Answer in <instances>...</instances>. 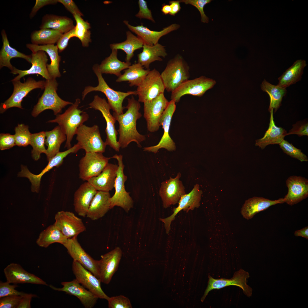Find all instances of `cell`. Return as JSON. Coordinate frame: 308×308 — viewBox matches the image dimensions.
<instances>
[{
	"label": "cell",
	"mask_w": 308,
	"mask_h": 308,
	"mask_svg": "<svg viewBox=\"0 0 308 308\" xmlns=\"http://www.w3.org/2000/svg\"><path fill=\"white\" fill-rule=\"evenodd\" d=\"M142 51L137 55L138 62L146 69H149L150 65L156 61H161L162 57L167 55L165 46L159 43L153 45L144 44Z\"/></svg>",
	"instance_id": "e575fe53"
},
{
	"label": "cell",
	"mask_w": 308,
	"mask_h": 308,
	"mask_svg": "<svg viewBox=\"0 0 308 308\" xmlns=\"http://www.w3.org/2000/svg\"><path fill=\"white\" fill-rule=\"evenodd\" d=\"M31 56V63L32 65L30 69L21 70L14 67L11 72L13 74L18 75L11 81L19 80L25 76L34 74L40 75L46 80L51 78L47 68L48 59L46 52L42 50H39L33 52Z\"/></svg>",
	"instance_id": "cb8c5ba5"
},
{
	"label": "cell",
	"mask_w": 308,
	"mask_h": 308,
	"mask_svg": "<svg viewBox=\"0 0 308 308\" xmlns=\"http://www.w3.org/2000/svg\"><path fill=\"white\" fill-rule=\"evenodd\" d=\"M128 104L125 108L127 109L125 113L117 114L114 112L113 116L119 124L117 130L119 134L118 142L120 147H126L131 142H135L138 146L141 147V143L146 139L145 135L140 134L136 129L137 119L142 116L139 112V102L133 96L127 99Z\"/></svg>",
	"instance_id": "6da1fadb"
},
{
	"label": "cell",
	"mask_w": 308,
	"mask_h": 308,
	"mask_svg": "<svg viewBox=\"0 0 308 308\" xmlns=\"http://www.w3.org/2000/svg\"><path fill=\"white\" fill-rule=\"evenodd\" d=\"M54 219V224L68 239L77 237L86 230L82 219L72 212L59 211L55 214Z\"/></svg>",
	"instance_id": "2e32d148"
},
{
	"label": "cell",
	"mask_w": 308,
	"mask_h": 308,
	"mask_svg": "<svg viewBox=\"0 0 308 308\" xmlns=\"http://www.w3.org/2000/svg\"><path fill=\"white\" fill-rule=\"evenodd\" d=\"M295 134L301 137L303 135H308V123L301 121L297 122L293 125L292 128L290 129L287 135Z\"/></svg>",
	"instance_id": "6f0895ef"
},
{
	"label": "cell",
	"mask_w": 308,
	"mask_h": 308,
	"mask_svg": "<svg viewBox=\"0 0 308 308\" xmlns=\"http://www.w3.org/2000/svg\"><path fill=\"white\" fill-rule=\"evenodd\" d=\"M16 145L14 135L9 133L0 134V149L3 150Z\"/></svg>",
	"instance_id": "11a10c76"
},
{
	"label": "cell",
	"mask_w": 308,
	"mask_h": 308,
	"mask_svg": "<svg viewBox=\"0 0 308 308\" xmlns=\"http://www.w3.org/2000/svg\"><path fill=\"white\" fill-rule=\"evenodd\" d=\"M260 86L262 90L266 92L270 96L269 111L273 109L275 112L281 106L283 98L287 93L286 88L272 84L265 79Z\"/></svg>",
	"instance_id": "7bdbcfd3"
},
{
	"label": "cell",
	"mask_w": 308,
	"mask_h": 308,
	"mask_svg": "<svg viewBox=\"0 0 308 308\" xmlns=\"http://www.w3.org/2000/svg\"><path fill=\"white\" fill-rule=\"evenodd\" d=\"M126 39L122 42L111 44L110 47L112 50H121L126 54L125 62H130L134 55V51L142 48L144 43L142 41L134 35L131 31L126 32Z\"/></svg>",
	"instance_id": "60d3db41"
},
{
	"label": "cell",
	"mask_w": 308,
	"mask_h": 308,
	"mask_svg": "<svg viewBox=\"0 0 308 308\" xmlns=\"http://www.w3.org/2000/svg\"><path fill=\"white\" fill-rule=\"evenodd\" d=\"M63 34L51 29L44 28L34 31L31 33V43L37 45L54 44Z\"/></svg>",
	"instance_id": "ee69618b"
},
{
	"label": "cell",
	"mask_w": 308,
	"mask_h": 308,
	"mask_svg": "<svg viewBox=\"0 0 308 308\" xmlns=\"http://www.w3.org/2000/svg\"><path fill=\"white\" fill-rule=\"evenodd\" d=\"M180 3L186 4H190L196 7L199 11L201 15V22L208 23L209 18L206 15L204 11V7L207 4L210 3L212 0H179Z\"/></svg>",
	"instance_id": "681fc988"
},
{
	"label": "cell",
	"mask_w": 308,
	"mask_h": 308,
	"mask_svg": "<svg viewBox=\"0 0 308 308\" xmlns=\"http://www.w3.org/2000/svg\"><path fill=\"white\" fill-rule=\"evenodd\" d=\"M288 188L287 194L284 199L285 202L292 206L296 204L308 196V180L300 176L293 175L286 181Z\"/></svg>",
	"instance_id": "d4e9b609"
},
{
	"label": "cell",
	"mask_w": 308,
	"mask_h": 308,
	"mask_svg": "<svg viewBox=\"0 0 308 308\" xmlns=\"http://www.w3.org/2000/svg\"><path fill=\"white\" fill-rule=\"evenodd\" d=\"M285 202L284 198L271 200L262 197L255 196L245 201L241 210V213L245 218L249 220L258 213L278 204Z\"/></svg>",
	"instance_id": "f546056e"
},
{
	"label": "cell",
	"mask_w": 308,
	"mask_h": 308,
	"mask_svg": "<svg viewBox=\"0 0 308 308\" xmlns=\"http://www.w3.org/2000/svg\"><path fill=\"white\" fill-rule=\"evenodd\" d=\"M70 18L52 14H46L42 17L40 29L48 28L57 31L62 34L75 27Z\"/></svg>",
	"instance_id": "d590c367"
},
{
	"label": "cell",
	"mask_w": 308,
	"mask_h": 308,
	"mask_svg": "<svg viewBox=\"0 0 308 308\" xmlns=\"http://www.w3.org/2000/svg\"><path fill=\"white\" fill-rule=\"evenodd\" d=\"M176 103L171 100L160 119V123L164 129V133L158 143L155 146L145 147L143 151L156 153L159 149L164 148L173 151L176 149L175 143L171 137L169 131L172 118L176 108Z\"/></svg>",
	"instance_id": "9a60e30c"
},
{
	"label": "cell",
	"mask_w": 308,
	"mask_h": 308,
	"mask_svg": "<svg viewBox=\"0 0 308 308\" xmlns=\"http://www.w3.org/2000/svg\"><path fill=\"white\" fill-rule=\"evenodd\" d=\"M75 27L69 31L62 34L56 43L58 52H62L67 47L70 38L75 37Z\"/></svg>",
	"instance_id": "9f6ffc18"
},
{
	"label": "cell",
	"mask_w": 308,
	"mask_h": 308,
	"mask_svg": "<svg viewBox=\"0 0 308 308\" xmlns=\"http://www.w3.org/2000/svg\"><path fill=\"white\" fill-rule=\"evenodd\" d=\"M80 102V99L77 98L63 114L57 115L54 119L47 122L57 123L61 127L66 136L64 147L67 149L72 147L71 142L78 128L89 118L88 114L78 109Z\"/></svg>",
	"instance_id": "7a4b0ae2"
},
{
	"label": "cell",
	"mask_w": 308,
	"mask_h": 308,
	"mask_svg": "<svg viewBox=\"0 0 308 308\" xmlns=\"http://www.w3.org/2000/svg\"><path fill=\"white\" fill-rule=\"evenodd\" d=\"M89 105L90 108L100 111L106 120V138L105 142L107 145H109L115 151H119L120 147L117 140L118 132L115 125L116 120L110 113L111 108L108 102L105 99L96 95Z\"/></svg>",
	"instance_id": "9c48e42d"
},
{
	"label": "cell",
	"mask_w": 308,
	"mask_h": 308,
	"mask_svg": "<svg viewBox=\"0 0 308 308\" xmlns=\"http://www.w3.org/2000/svg\"><path fill=\"white\" fill-rule=\"evenodd\" d=\"M73 16L76 23L75 37L79 39L83 47H88L92 41L90 23L85 21L81 16L77 15Z\"/></svg>",
	"instance_id": "f6af8a7d"
},
{
	"label": "cell",
	"mask_w": 308,
	"mask_h": 308,
	"mask_svg": "<svg viewBox=\"0 0 308 308\" xmlns=\"http://www.w3.org/2000/svg\"><path fill=\"white\" fill-rule=\"evenodd\" d=\"M3 46L0 51V68L3 67H7L12 71L13 66L10 62L11 60L13 58H19L25 59L31 63V56L27 55L21 52L10 45L6 32L4 29L1 31Z\"/></svg>",
	"instance_id": "836d02e7"
},
{
	"label": "cell",
	"mask_w": 308,
	"mask_h": 308,
	"mask_svg": "<svg viewBox=\"0 0 308 308\" xmlns=\"http://www.w3.org/2000/svg\"><path fill=\"white\" fill-rule=\"evenodd\" d=\"M181 176L179 172L175 178L170 177L161 183L159 194L165 208L178 203L181 196L186 194L185 187L179 180Z\"/></svg>",
	"instance_id": "d6986e66"
},
{
	"label": "cell",
	"mask_w": 308,
	"mask_h": 308,
	"mask_svg": "<svg viewBox=\"0 0 308 308\" xmlns=\"http://www.w3.org/2000/svg\"><path fill=\"white\" fill-rule=\"evenodd\" d=\"M46 136L45 131L32 133L30 145L32 146V156L35 161L38 160L42 153H46L45 147Z\"/></svg>",
	"instance_id": "bcb514c9"
},
{
	"label": "cell",
	"mask_w": 308,
	"mask_h": 308,
	"mask_svg": "<svg viewBox=\"0 0 308 308\" xmlns=\"http://www.w3.org/2000/svg\"><path fill=\"white\" fill-rule=\"evenodd\" d=\"M92 68L97 77L98 85L95 87L89 86L86 87L82 93V100H84L87 94L90 92L94 91L100 92L106 96L108 103L114 112L117 114H123V110L125 108L122 106L123 100L129 95H137L136 91L123 92L113 90L109 86L103 78L102 74L99 70L98 64L94 65Z\"/></svg>",
	"instance_id": "277c9868"
},
{
	"label": "cell",
	"mask_w": 308,
	"mask_h": 308,
	"mask_svg": "<svg viewBox=\"0 0 308 308\" xmlns=\"http://www.w3.org/2000/svg\"><path fill=\"white\" fill-rule=\"evenodd\" d=\"M26 47L32 52L39 50L45 52L49 56L51 62L47 64V69L51 78L56 79L61 76L59 70L61 56L58 54V48L56 45L49 44L43 45H35L32 43L26 44Z\"/></svg>",
	"instance_id": "4dcf8cb0"
},
{
	"label": "cell",
	"mask_w": 308,
	"mask_h": 308,
	"mask_svg": "<svg viewBox=\"0 0 308 308\" xmlns=\"http://www.w3.org/2000/svg\"><path fill=\"white\" fill-rule=\"evenodd\" d=\"M14 135L16 145L26 147L30 145L32 133L27 125L19 124L15 127Z\"/></svg>",
	"instance_id": "7dc6e473"
},
{
	"label": "cell",
	"mask_w": 308,
	"mask_h": 308,
	"mask_svg": "<svg viewBox=\"0 0 308 308\" xmlns=\"http://www.w3.org/2000/svg\"><path fill=\"white\" fill-rule=\"evenodd\" d=\"M109 308H131L129 299L123 295L109 297L107 300Z\"/></svg>",
	"instance_id": "f907efd6"
},
{
	"label": "cell",
	"mask_w": 308,
	"mask_h": 308,
	"mask_svg": "<svg viewBox=\"0 0 308 308\" xmlns=\"http://www.w3.org/2000/svg\"><path fill=\"white\" fill-rule=\"evenodd\" d=\"M58 85L56 79L46 80L44 92L32 111L33 117H37L44 111L48 109L52 110L54 114L57 115L62 112V109L65 106L73 104L58 96L56 92Z\"/></svg>",
	"instance_id": "5b68a950"
},
{
	"label": "cell",
	"mask_w": 308,
	"mask_h": 308,
	"mask_svg": "<svg viewBox=\"0 0 308 308\" xmlns=\"http://www.w3.org/2000/svg\"><path fill=\"white\" fill-rule=\"evenodd\" d=\"M72 270L76 279L98 298L108 300L109 297L103 291L100 279L76 261H73Z\"/></svg>",
	"instance_id": "ffe728a7"
},
{
	"label": "cell",
	"mask_w": 308,
	"mask_h": 308,
	"mask_svg": "<svg viewBox=\"0 0 308 308\" xmlns=\"http://www.w3.org/2000/svg\"><path fill=\"white\" fill-rule=\"evenodd\" d=\"M3 271L7 281L11 283H28L48 285L42 279L27 272L17 263L9 264L4 268Z\"/></svg>",
	"instance_id": "484cf974"
},
{
	"label": "cell",
	"mask_w": 308,
	"mask_h": 308,
	"mask_svg": "<svg viewBox=\"0 0 308 308\" xmlns=\"http://www.w3.org/2000/svg\"><path fill=\"white\" fill-rule=\"evenodd\" d=\"M68 239L53 224L48 226L40 233L36 243L39 246L46 248L55 243L63 245Z\"/></svg>",
	"instance_id": "b9f144b4"
},
{
	"label": "cell",
	"mask_w": 308,
	"mask_h": 308,
	"mask_svg": "<svg viewBox=\"0 0 308 308\" xmlns=\"http://www.w3.org/2000/svg\"><path fill=\"white\" fill-rule=\"evenodd\" d=\"M296 236H300L308 239V227L306 226L300 230H296L294 232Z\"/></svg>",
	"instance_id": "be15d7a7"
},
{
	"label": "cell",
	"mask_w": 308,
	"mask_h": 308,
	"mask_svg": "<svg viewBox=\"0 0 308 308\" xmlns=\"http://www.w3.org/2000/svg\"><path fill=\"white\" fill-rule=\"evenodd\" d=\"M273 110L271 109L269 111L270 116L268 128L263 137L256 141L255 145L259 146L262 149H264L269 145L279 144L286 135L287 132L285 129L275 125L273 119Z\"/></svg>",
	"instance_id": "d6a6232c"
},
{
	"label": "cell",
	"mask_w": 308,
	"mask_h": 308,
	"mask_svg": "<svg viewBox=\"0 0 308 308\" xmlns=\"http://www.w3.org/2000/svg\"><path fill=\"white\" fill-rule=\"evenodd\" d=\"M189 70L188 64L180 54L170 60L161 74L165 90L171 93L188 80Z\"/></svg>",
	"instance_id": "3957f363"
},
{
	"label": "cell",
	"mask_w": 308,
	"mask_h": 308,
	"mask_svg": "<svg viewBox=\"0 0 308 308\" xmlns=\"http://www.w3.org/2000/svg\"><path fill=\"white\" fill-rule=\"evenodd\" d=\"M112 50L110 55L103 60L100 64H98V68L102 74H113L119 77L121 75V71L127 68L131 64L130 62H122L118 59V50Z\"/></svg>",
	"instance_id": "f35d334b"
},
{
	"label": "cell",
	"mask_w": 308,
	"mask_h": 308,
	"mask_svg": "<svg viewBox=\"0 0 308 308\" xmlns=\"http://www.w3.org/2000/svg\"><path fill=\"white\" fill-rule=\"evenodd\" d=\"M306 66L305 60H296L278 78L279 81L277 85L286 88L300 81L303 70Z\"/></svg>",
	"instance_id": "8d00e7d4"
},
{
	"label": "cell",
	"mask_w": 308,
	"mask_h": 308,
	"mask_svg": "<svg viewBox=\"0 0 308 308\" xmlns=\"http://www.w3.org/2000/svg\"><path fill=\"white\" fill-rule=\"evenodd\" d=\"M7 281L0 282V298L12 295H22L24 292L15 289L18 286L17 284L11 285Z\"/></svg>",
	"instance_id": "816d5d0a"
},
{
	"label": "cell",
	"mask_w": 308,
	"mask_h": 308,
	"mask_svg": "<svg viewBox=\"0 0 308 308\" xmlns=\"http://www.w3.org/2000/svg\"><path fill=\"white\" fill-rule=\"evenodd\" d=\"M14 86L13 91L10 97L4 102L1 103L0 112L2 114L7 109L12 107L23 109L21 102L24 98L32 90L37 88H44L45 81H37L29 77L23 83L20 80L12 81Z\"/></svg>",
	"instance_id": "52a82bcc"
},
{
	"label": "cell",
	"mask_w": 308,
	"mask_h": 308,
	"mask_svg": "<svg viewBox=\"0 0 308 308\" xmlns=\"http://www.w3.org/2000/svg\"><path fill=\"white\" fill-rule=\"evenodd\" d=\"M58 3L57 0H37L29 14L30 19L36 15L38 11L41 8L48 5H55Z\"/></svg>",
	"instance_id": "91938a15"
},
{
	"label": "cell",
	"mask_w": 308,
	"mask_h": 308,
	"mask_svg": "<svg viewBox=\"0 0 308 308\" xmlns=\"http://www.w3.org/2000/svg\"><path fill=\"white\" fill-rule=\"evenodd\" d=\"M124 23L131 32L135 33L137 37L141 40L144 44L153 45L158 43L160 39L170 32L176 30L180 27V25L173 23L163 28L159 31H152L147 27L141 25L133 26L129 23L127 20L123 21Z\"/></svg>",
	"instance_id": "603a6c76"
},
{
	"label": "cell",
	"mask_w": 308,
	"mask_h": 308,
	"mask_svg": "<svg viewBox=\"0 0 308 308\" xmlns=\"http://www.w3.org/2000/svg\"><path fill=\"white\" fill-rule=\"evenodd\" d=\"M169 102L162 94L153 100L144 103L143 117L147 122L148 130L157 131L161 126L160 119Z\"/></svg>",
	"instance_id": "5bb4252c"
},
{
	"label": "cell",
	"mask_w": 308,
	"mask_h": 308,
	"mask_svg": "<svg viewBox=\"0 0 308 308\" xmlns=\"http://www.w3.org/2000/svg\"><path fill=\"white\" fill-rule=\"evenodd\" d=\"M216 83L214 80L204 76L189 80L171 92V100L178 103L182 96L186 95L202 96L206 91L212 88Z\"/></svg>",
	"instance_id": "4fadbf2b"
},
{
	"label": "cell",
	"mask_w": 308,
	"mask_h": 308,
	"mask_svg": "<svg viewBox=\"0 0 308 308\" xmlns=\"http://www.w3.org/2000/svg\"><path fill=\"white\" fill-rule=\"evenodd\" d=\"M65 157L66 155L64 153L59 152L48 161L46 167L37 175L32 173L27 167L22 165L21 171L19 173L18 175L20 177H25L28 179L31 184L32 191L38 193L40 189L41 179L43 175L54 167L60 165Z\"/></svg>",
	"instance_id": "f1b7e54d"
},
{
	"label": "cell",
	"mask_w": 308,
	"mask_h": 308,
	"mask_svg": "<svg viewBox=\"0 0 308 308\" xmlns=\"http://www.w3.org/2000/svg\"><path fill=\"white\" fill-rule=\"evenodd\" d=\"M61 288L56 287L51 285L49 287L58 291H63L76 296L86 308H93L97 303L98 298L80 284L75 279L70 281L62 282Z\"/></svg>",
	"instance_id": "7402d4cb"
},
{
	"label": "cell",
	"mask_w": 308,
	"mask_h": 308,
	"mask_svg": "<svg viewBox=\"0 0 308 308\" xmlns=\"http://www.w3.org/2000/svg\"><path fill=\"white\" fill-rule=\"evenodd\" d=\"M139 11L135 16L140 19H144L155 23L151 10L148 8L147 2L144 0H139L138 1Z\"/></svg>",
	"instance_id": "f5cc1de1"
},
{
	"label": "cell",
	"mask_w": 308,
	"mask_h": 308,
	"mask_svg": "<svg viewBox=\"0 0 308 308\" xmlns=\"http://www.w3.org/2000/svg\"><path fill=\"white\" fill-rule=\"evenodd\" d=\"M202 193V191L200 189L199 185L196 184L189 193H186L181 196L178 202V206L173 209V213L171 215L165 218L159 219L164 224L167 234L169 233L171 230L172 222L174 220L175 216L180 211L183 210L188 212L189 210H193L195 208H198L200 206Z\"/></svg>",
	"instance_id": "e0dca14e"
},
{
	"label": "cell",
	"mask_w": 308,
	"mask_h": 308,
	"mask_svg": "<svg viewBox=\"0 0 308 308\" xmlns=\"http://www.w3.org/2000/svg\"><path fill=\"white\" fill-rule=\"evenodd\" d=\"M63 245L73 259L99 279L98 260L93 258L82 248L77 237L68 239Z\"/></svg>",
	"instance_id": "ac0fdd59"
},
{
	"label": "cell",
	"mask_w": 308,
	"mask_h": 308,
	"mask_svg": "<svg viewBox=\"0 0 308 308\" xmlns=\"http://www.w3.org/2000/svg\"><path fill=\"white\" fill-rule=\"evenodd\" d=\"M21 295H12L0 298V308H17Z\"/></svg>",
	"instance_id": "db71d44e"
},
{
	"label": "cell",
	"mask_w": 308,
	"mask_h": 308,
	"mask_svg": "<svg viewBox=\"0 0 308 308\" xmlns=\"http://www.w3.org/2000/svg\"><path fill=\"white\" fill-rule=\"evenodd\" d=\"M122 252L119 247L101 256L98 260L99 279L101 282L106 284L110 282L116 271L121 260Z\"/></svg>",
	"instance_id": "44dd1931"
},
{
	"label": "cell",
	"mask_w": 308,
	"mask_h": 308,
	"mask_svg": "<svg viewBox=\"0 0 308 308\" xmlns=\"http://www.w3.org/2000/svg\"><path fill=\"white\" fill-rule=\"evenodd\" d=\"M150 70L149 69H144V67L139 63H135L125 69L124 73L118 77L116 81L118 82L127 81L130 86L137 87Z\"/></svg>",
	"instance_id": "ab89813d"
},
{
	"label": "cell",
	"mask_w": 308,
	"mask_h": 308,
	"mask_svg": "<svg viewBox=\"0 0 308 308\" xmlns=\"http://www.w3.org/2000/svg\"><path fill=\"white\" fill-rule=\"evenodd\" d=\"M169 4L171 7V11L169 14L175 16L181 10L180 3L178 0L171 1H169Z\"/></svg>",
	"instance_id": "6125c7cd"
},
{
	"label": "cell",
	"mask_w": 308,
	"mask_h": 308,
	"mask_svg": "<svg viewBox=\"0 0 308 308\" xmlns=\"http://www.w3.org/2000/svg\"><path fill=\"white\" fill-rule=\"evenodd\" d=\"M76 135L77 143L86 153L105 152L107 145L101 138L98 125L89 127L83 124L78 128Z\"/></svg>",
	"instance_id": "ba28073f"
},
{
	"label": "cell",
	"mask_w": 308,
	"mask_h": 308,
	"mask_svg": "<svg viewBox=\"0 0 308 308\" xmlns=\"http://www.w3.org/2000/svg\"><path fill=\"white\" fill-rule=\"evenodd\" d=\"M37 297V296L32 293H24L21 295L19 303L17 308H31V302L33 297Z\"/></svg>",
	"instance_id": "94428289"
},
{
	"label": "cell",
	"mask_w": 308,
	"mask_h": 308,
	"mask_svg": "<svg viewBox=\"0 0 308 308\" xmlns=\"http://www.w3.org/2000/svg\"><path fill=\"white\" fill-rule=\"evenodd\" d=\"M250 276L248 272L242 269L237 271L234 273L230 279L221 278L214 279L209 275L207 286L201 299L203 302L208 293L212 290L219 289L230 285H235L242 289L244 293L248 297L252 294V289L247 284V279Z\"/></svg>",
	"instance_id": "7c38bea8"
},
{
	"label": "cell",
	"mask_w": 308,
	"mask_h": 308,
	"mask_svg": "<svg viewBox=\"0 0 308 308\" xmlns=\"http://www.w3.org/2000/svg\"><path fill=\"white\" fill-rule=\"evenodd\" d=\"M111 158V157L104 156L101 152L86 153L79 161V178L87 181L92 178L98 176Z\"/></svg>",
	"instance_id": "8fae6325"
},
{
	"label": "cell",
	"mask_w": 308,
	"mask_h": 308,
	"mask_svg": "<svg viewBox=\"0 0 308 308\" xmlns=\"http://www.w3.org/2000/svg\"><path fill=\"white\" fill-rule=\"evenodd\" d=\"M283 152L301 162L307 161V156L301 152V150L295 147L291 143L284 139L279 144Z\"/></svg>",
	"instance_id": "c3c4849f"
},
{
	"label": "cell",
	"mask_w": 308,
	"mask_h": 308,
	"mask_svg": "<svg viewBox=\"0 0 308 308\" xmlns=\"http://www.w3.org/2000/svg\"><path fill=\"white\" fill-rule=\"evenodd\" d=\"M165 90L161 74L154 68L150 70L136 91L138 101L144 103L164 94Z\"/></svg>",
	"instance_id": "30bf717a"
},
{
	"label": "cell",
	"mask_w": 308,
	"mask_h": 308,
	"mask_svg": "<svg viewBox=\"0 0 308 308\" xmlns=\"http://www.w3.org/2000/svg\"><path fill=\"white\" fill-rule=\"evenodd\" d=\"M57 1L58 3L62 4L65 8L73 16L77 15L81 17L83 16V13L73 0H57Z\"/></svg>",
	"instance_id": "680465c9"
},
{
	"label": "cell",
	"mask_w": 308,
	"mask_h": 308,
	"mask_svg": "<svg viewBox=\"0 0 308 308\" xmlns=\"http://www.w3.org/2000/svg\"><path fill=\"white\" fill-rule=\"evenodd\" d=\"M45 144L47 147L45 154L49 161L60 152L61 145L66 141V136L58 125L51 131H45Z\"/></svg>",
	"instance_id": "74e56055"
},
{
	"label": "cell",
	"mask_w": 308,
	"mask_h": 308,
	"mask_svg": "<svg viewBox=\"0 0 308 308\" xmlns=\"http://www.w3.org/2000/svg\"><path fill=\"white\" fill-rule=\"evenodd\" d=\"M97 191L88 181L81 185L74 193L73 205L80 216H86L91 202Z\"/></svg>",
	"instance_id": "4316f807"
},
{
	"label": "cell",
	"mask_w": 308,
	"mask_h": 308,
	"mask_svg": "<svg viewBox=\"0 0 308 308\" xmlns=\"http://www.w3.org/2000/svg\"><path fill=\"white\" fill-rule=\"evenodd\" d=\"M109 192L97 191L90 204L86 216L92 220L104 216L110 209Z\"/></svg>",
	"instance_id": "1f68e13d"
},
{
	"label": "cell",
	"mask_w": 308,
	"mask_h": 308,
	"mask_svg": "<svg viewBox=\"0 0 308 308\" xmlns=\"http://www.w3.org/2000/svg\"><path fill=\"white\" fill-rule=\"evenodd\" d=\"M118 165L108 163L101 173L87 181L97 191L109 192L114 187Z\"/></svg>",
	"instance_id": "83f0119b"
},
{
	"label": "cell",
	"mask_w": 308,
	"mask_h": 308,
	"mask_svg": "<svg viewBox=\"0 0 308 308\" xmlns=\"http://www.w3.org/2000/svg\"><path fill=\"white\" fill-rule=\"evenodd\" d=\"M111 158L117 160L118 169L114 186L115 193L110 199V208L116 206H119L128 212L133 207V201L129 193L125 189L124 184L127 177L124 173L125 166L123 162V156L116 154Z\"/></svg>",
	"instance_id": "8992f818"
},
{
	"label": "cell",
	"mask_w": 308,
	"mask_h": 308,
	"mask_svg": "<svg viewBox=\"0 0 308 308\" xmlns=\"http://www.w3.org/2000/svg\"><path fill=\"white\" fill-rule=\"evenodd\" d=\"M171 11V7L170 5H163L161 9V12L165 15L169 14Z\"/></svg>",
	"instance_id": "e7e4bbea"
}]
</instances>
